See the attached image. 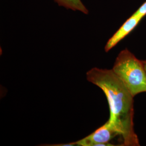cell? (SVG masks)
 <instances>
[{
    "instance_id": "8992f818",
    "label": "cell",
    "mask_w": 146,
    "mask_h": 146,
    "mask_svg": "<svg viewBox=\"0 0 146 146\" xmlns=\"http://www.w3.org/2000/svg\"><path fill=\"white\" fill-rule=\"evenodd\" d=\"M134 13L141 16L143 17L146 16V1L144 3L142 4L141 7H139V8Z\"/></svg>"
},
{
    "instance_id": "5b68a950",
    "label": "cell",
    "mask_w": 146,
    "mask_h": 146,
    "mask_svg": "<svg viewBox=\"0 0 146 146\" xmlns=\"http://www.w3.org/2000/svg\"><path fill=\"white\" fill-rule=\"evenodd\" d=\"M58 5L63 6L67 9L74 11H81L84 14H88L89 11L81 0H54Z\"/></svg>"
},
{
    "instance_id": "277c9868",
    "label": "cell",
    "mask_w": 146,
    "mask_h": 146,
    "mask_svg": "<svg viewBox=\"0 0 146 146\" xmlns=\"http://www.w3.org/2000/svg\"><path fill=\"white\" fill-rule=\"evenodd\" d=\"M143 18V17L135 13L129 17L120 27V28L115 32V34L108 40L104 47L105 52H109L110 50L129 35L139 25Z\"/></svg>"
},
{
    "instance_id": "52a82bcc",
    "label": "cell",
    "mask_w": 146,
    "mask_h": 146,
    "mask_svg": "<svg viewBox=\"0 0 146 146\" xmlns=\"http://www.w3.org/2000/svg\"><path fill=\"white\" fill-rule=\"evenodd\" d=\"M50 146H76V144L75 143V142H72V143H66V144H58V145H50Z\"/></svg>"
},
{
    "instance_id": "3957f363",
    "label": "cell",
    "mask_w": 146,
    "mask_h": 146,
    "mask_svg": "<svg viewBox=\"0 0 146 146\" xmlns=\"http://www.w3.org/2000/svg\"><path fill=\"white\" fill-rule=\"evenodd\" d=\"M119 135L115 128L108 122L84 139L75 142L76 146H114L109 143L115 136Z\"/></svg>"
},
{
    "instance_id": "ba28073f",
    "label": "cell",
    "mask_w": 146,
    "mask_h": 146,
    "mask_svg": "<svg viewBox=\"0 0 146 146\" xmlns=\"http://www.w3.org/2000/svg\"><path fill=\"white\" fill-rule=\"evenodd\" d=\"M143 61V63H144V65H145V69H146V60Z\"/></svg>"
},
{
    "instance_id": "7a4b0ae2",
    "label": "cell",
    "mask_w": 146,
    "mask_h": 146,
    "mask_svg": "<svg viewBox=\"0 0 146 146\" xmlns=\"http://www.w3.org/2000/svg\"><path fill=\"white\" fill-rule=\"evenodd\" d=\"M112 69L134 97L146 92V71L143 61L128 49L120 52Z\"/></svg>"
},
{
    "instance_id": "6da1fadb",
    "label": "cell",
    "mask_w": 146,
    "mask_h": 146,
    "mask_svg": "<svg viewBox=\"0 0 146 146\" xmlns=\"http://www.w3.org/2000/svg\"><path fill=\"white\" fill-rule=\"evenodd\" d=\"M89 82L101 89L110 106L108 120L122 136L123 146H140L134 128V96L113 69L94 68L88 70Z\"/></svg>"
}]
</instances>
